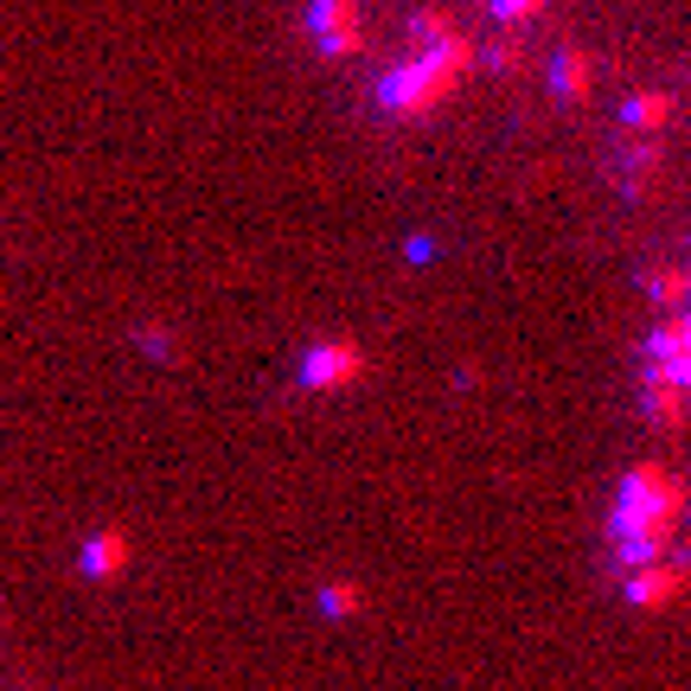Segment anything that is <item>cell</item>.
Listing matches in <instances>:
<instances>
[{
  "instance_id": "obj_4",
  "label": "cell",
  "mask_w": 691,
  "mask_h": 691,
  "mask_svg": "<svg viewBox=\"0 0 691 691\" xmlns=\"http://www.w3.org/2000/svg\"><path fill=\"white\" fill-rule=\"evenodd\" d=\"M685 589H691V563L679 557V551L660 557V563H646V570H634V576H621V595H628V609H640V614H665Z\"/></svg>"
},
{
  "instance_id": "obj_14",
  "label": "cell",
  "mask_w": 691,
  "mask_h": 691,
  "mask_svg": "<svg viewBox=\"0 0 691 691\" xmlns=\"http://www.w3.org/2000/svg\"><path fill=\"white\" fill-rule=\"evenodd\" d=\"M141 353H154V358H174V339L160 327H141Z\"/></svg>"
},
{
  "instance_id": "obj_12",
  "label": "cell",
  "mask_w": 691,
  "mask_h": 691,
  "mask_svg": "<svg viewBox=\"0 0 691 691\" xmlns=\"http://www.w3.org/2000/svg\"><path fill=\"white\" fill-rule=\"evenodd\" d=\"M448 32H461V26L448 20L442 7H423V13L409 20V46H435V39H448Z\"/></svg>"
},
{
  "instance_id": "obj_9",
  "label": "cell",
  "mask_w": 691,
  "mask_h": 691,
  "mask_svg": "<svg viewBox=\"0 0 691 691\" xmlns=\"http://www.w3.org/2000/svg\"><path fill=\"white\" fill-rule=\"evenodd\" d=\"M621 122H628V128H665V122H672V97H660V90H640V97L621 109Z\"/></svg>"
},
{
  "instance_id": "obj_5",
  "label": "cell",
  "mask_w": 691,
  "mask_h": 691,
  "mask_svg": "<svg viewBox=\"0 0 691 691\" xmlns=\"http://www.w3.org/2000/svg\"><path fill=\"white\" fill-rule=\"evenodd\" d=\"M307 32H314L320 58H353V51H365L358 0H307Z\"/></svg>"
},
{
  "instance_id": "obj_7",
  "label": "cell",
  "mask_w": 691,
  "mask_h": 691,
  "mask_svg": "<svg viewBox=\"0 0 691 691\" xmlns=\"http://www.w3.org/2000/svg\"><path fill=\"white\" fill-rule=\"evenodd\" d=\"M122 570H128V537L116 532V525H102V532L83 544V576H90V583H116Z\"/></svg>"
},
{
  "instance_id": "obj_2",
  "label": "cell",
  "mask_w": 691,
  "mask_h": 691,
  "mask_svg": "<svg viewBox=\"0 0 691 691\" xmlns=\"http://www.w3.org/2000/svg\"><path fill=\"white\" fill-rule=\"evenodd\" d=\"M474 58H481V46H467L461 32L435 39V46H409V58H397L378 77V102L391 116H404V122L435 116V102H448V90L474 71Z\"/></svg>"
},
{
  "instance_id": "obj_6",
  "label": "cell",
  "mask_w": 691,
  "mask_h": 691,
  "mask_svg": "<svg viewBox=\"0 0 691 691\" xmlns=\"http://www.w3.org/2000/svg\"><path fill=\"white\" fill-rule=\"evenodd\" d=\"M640 404H646V423H653V430H685L691 391L685 384H672V378H660V372H640Z\"/></svg>"
},
{
  "instance_id": "obj_1",
  "label": "cell",
  "mask_w": 691,
  "mask_h": 691,
  "mask_svg": "<svg viewBox=\"0 0 691 691\" xmlns=\"http://www.w3.org/2000/svg\"><path fill=\"white\" fill-rule=\"evenodd\" d=\"M691 519V486L685 474H672L660 461H640L634 474H621L609 506V537H614V570L634 576L646 563H660L679 551Z\"/></svg>"
},
{
  "instance_id": "obj_15",
  "label": "cell",
  "mask_w": 691,
  "mask_h": 691,
  "mask_svg": "<svg viewBox=\"0 0 691 691\" xmlns=\"http://www.w3.org/2000/svg\"><path fill=\"white\" fill-rule=\"evenodd\" d=\"M20 691H32V685H20Z\"/></svg>"
},
{
  "instance_id": "obj_10",
  "label": "cell",
  "mask_w": 691,
  "mask_h": 691,
  "mask_svg": "<svg viewBox=\"0 0 691 691\" xmlns=\"http://www.w3.org/2000/svg\"><path fill=\"white\" fill-rule=\"evenodd\" d=\"M358 609H365V589L358 583H320V614L327 621H353Z\"/></svg>"
},
{
  "instance_id": "obj_3",
  "label": "cell",
  "mask_w": 691,
  "mask_h": 691,
  "mask_svg": "<svg viewBox=\"0 0 691 691\" xmlns=\"http://www.w3.org/2000/svg\"><path fill=\"white\" fill-rule=\"evenodd\" d=\"M365 372H372V358H365L358 339H314V346L302 353V391H314V397L353 391Z\"/></svg>"
},
{
  "instance_id": "obj_13",
  "label": "cell",
  "mask_w": 691,
  "mask_h": 691,
  "mask_svg": "<svg viewBox=\"0 0 691 691\" xmlns=\"http://www.w3.org/2000/svg\"><path fill=\"white\" fill-rule=\"evenodd\" d=\"M486 13H493L500 26H525V20L544 13V0H486Z\"/></svg>"
},
{
  "instance_id": "obj_11",
  "label": "cell",
  "mask_w": 691,
  "mask_h": 691,
  "mask_svg": "<svg viewBox=\"0 0 691 691\" xmlns=\"http://www.w3.org/2000/svg\"><path fill=\"white\" fill-rule=\"evenodd\" d=\"M551 83H557L563 97H583L589 90V58L583 51H563L557 65H551Z\"/></svg>"
},
{
  "instance_id": "obj_8",
  "label": "cell",
  "mask_w": 691,
  "mask_h": 691,
  "mask_svg": "<svg viewBox=\"0 0 691 691\" xmlns=\"http://www.w3.org/2000/svg\"><path fill=\"white\" fill-rule=\"evenodd\" d=\"M646 302L660 307V314H685L691 307V269H679V263L646 269Z\"/></svg>"
}]
</instances>
